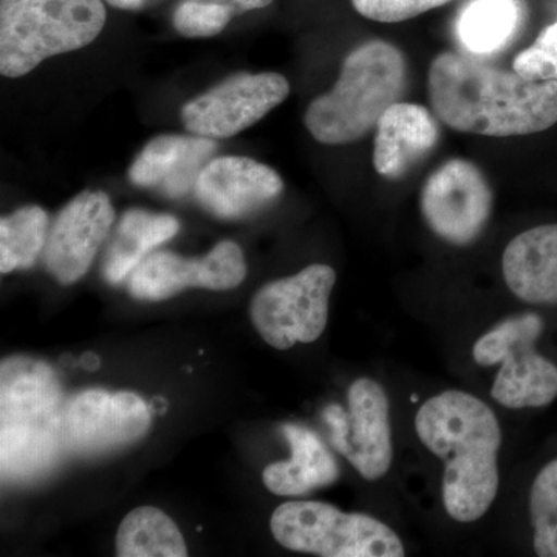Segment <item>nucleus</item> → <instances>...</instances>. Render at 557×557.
Wrapping results in <instances>:
<instances>
[{"mask_svg":"<svg viewBox=\"0 0 557 557\" xmlns=\"http://www.w3.org/2000/svg\"><path fill=\"white\" fill-rule=\"evenodd\" d=\"M428 91L437 119L465 134L520 137L557 123L556 81L523 78L471 54H438L429 69Z\"/></svg>","mask_w":557,"mask_h":557,"instance_id":"1","label":"nucleus"},{"mask_svg":"<svg viewBox=\"0 0 557 557\" xmlns=\"http://www.w3.org/2000/svg\"><path fill=\"white\" fill-rule=\"evenodd\" d=\"M421 443L446 463L443 500L457 522H475L497 496L502 431L482 399L446 391L421 406L416 417Z\"/></svg>","mask_w":557,"mask_h":557,"instance_id":"2","label":"nucleus"},{"mask_svg":"<svg viewBox=\"0 0 557 557\" xmlns=\"http://www.w3.org/2000/svg\"><path fill=\"white\" fill-rule=\"evenodd\" d=\"M408 65L397 47L370 40L348 53L332 90L311 102L306 127L322 145L358 141L405 94Z\"/></svg>","mask_w":557,"mask_h":557,"instance_id":"3","label":"nucleus"},{"mask_svg":"<svg viewBox=\"0 0 557 557\" xmlns=\"http://www.w3.org/2000/svg\"><path fill=\"white\" fill-rule=\"evenodd\" d=\"M64 408L60 383L49 366L30 359L3 362L0 392L3 479L28 478L50 467L64 440Z\"/></svg>","mask_w":557,"mask_h":557,"instance_id":"4","label":"nucleus"},{"mask_svg":"<svg viewBox=\"0 0 557 557\" xmlns=\"http://www.w3.org/2000/svg\"><path fill=\"white\" fill-rule=\"evenodd\" d=\"M106 22L102 0H0V73L21 78L51 57L84 49Z\"/></svg>","mask_w":557,"mask_h":557,"instance_id":"5","label":"nucleus"},{"mask_svg":"<svg viewBox=\"0 0 557 557\" xmlns=\"http://www.w3.org/2000/svg\"><path fill=\"white\" fill-rule=\"evenodd\" d=\"M270 530L282 547L322 557H403L401 539L372 516L344 512L324 502H287Z\"/></svg>","mask_w":557,"mask_h":557,"instance_id":"6","label":"nucleus"},{"mask_svg":"<svg viewBox=\"0 0 557 557\" xmlns=\"http://www.w3.org/2000/svg\"><path fill=\"white\" fill-rule=\"evenodd\" d=\"M544 330L537 314L507 319L475 343L480 366L502 364L491 395L509 409L544 408L557 398V368L536 351Z\"/></svg>","mask_w":557,"mask_h":557,"instance_id":"7","label":"nucleus"},{"mask_svg":"<svg viewBox=\"0 0 557 557\" xmlns=\"http://www.w3.org/2000/svg\"><path fill=\"white\" fill-rule=\"evenodd\" d=\"M335 282V270L324 263H313L295 276L270 282L251 300L252 325L277 350L313 343L327 327Z\"/></svg>","mask_w":557,"mask_h":557,"instance_id":"8","label":"nucleus"},{"mask_svg":"<svg viewBox=\"0 0 557 557\" xmlns=\"http://www.w3.org/2000/svg\"><path fill=\"white\" fill-rule=\"evenodd\" d=\"M348 410L330 405L322 412L333 448L366 480L387 474L394 457L391 406L376 381L359 379L348 388Z\"/></svg>","mask_w":557,"mask_h":557,"instance_id":"9","label":"nucleus"},{"mask_svg":"<svg viewBox=\"0 0 557 557\" xmlns=\"http://www.w3.org/2000/svg\"><path fill=\"white\" fill-rule=\"evenodd\" d=\"M491 211L493 190L483 172L468 160L446 161L421 190V212L429 228L458 247L478 239Z\"/></svg>","mask_w":557,"mask_h":557,"instance_id":"10","label":"nucleus"},{"mask_svg":"<svg viewBox=\"0 0 557 557\" xmlns=\"http://www.w3.org/2000/svg\"><path fill=\"white\" fill-rule=\"evenodd\" d=\"M288 95V81L278 73H239L186 102L182 121L199 137L230 138L258 123Z\"/></svg>","mask_w":557,"mask_h":557,"instance_id":"11","label":"nucleus"},{"mask_svg":"<svg viewBox=\"0 0 557 557\" xmlns=\"http://www.w3.org/2000/svg\"><path fill=\"white\" fill-rule=\"evenodd\" d=\"M247 276V262L239 245L220 242L205 258L185 259L170 251L153 252L131 274L132 298L160 302L186 288L226 292L239 287Z\"/></svg>","mask_w":557,"mask_h":557,"instance_id":"12","label":"nucleus"},{"mask_svg":"<svg viewBox=\"0 0 557 557\" xmlns=\"http://www.w3.org/2000/svg\"><path fill=\"white\" fill-rule=\"evenodd\" d=\"M152 412L132 392L86 391L64 408V442L79 454L124 448L149 431Z\"/></svg>","mask_w":557,"mask_h":557,"instance_id":"13","label":"nucleus"},{"mask_svg":"<svg viewBox=\"0 0 557 557\" xmlns=\"http://www.w3.org/2000/svg\"><path fill=\"white\" fill-rule=\"evenodd\" d=\"M115 222L108 194L84 190L54 220L46 244V265L62 285L78 282L89 271L98 249Z\"/></svg>","mask_w":557,"mask_h":557,"instance_id":"14","label":"nucleus"},{"mask_svg":"<svg viewBox=\"0 0 557 557\" xmlns=\"http://www.w3.org/2000/svg\"><path fill=\"white\" fill-rule=\"evenodd\" d=\"M197 199L220 219L255 214L281 196L284 182L276 171L247 157L209 161L197 177Z\"/></svg>","mask_w":557,"mask_h":557,"instance_id":"15","label":"nucleus"},{"mask_svg":"<svg viewBox=\"0 0 557 557\" xmlns=\"http://www.w3.org/2000/svg\"><path fill=\"white\" fill-rule=\"evenodd\" d=\"M373 166L381 177L408 175L437 146V120L424 106L395 102L376 124Z\"/></svg>","mask_w":557,"mask_h":557,"instance_id":"16","label":"nucleus"},{"mask_svg":"<svg viewBox=\"0 0 557 557\" xmlns=\"http://www.w3.org/2000/svg\"><path fill=\"white\" fill-rule=\"evenodd\" d=\"M215 143L207 137L161 135L141 150L129 170L131 182L141 188L159 186L166 196L182 197L196 186L205 160Z\"/></svg>","mask_w":557,"mask_h":557,"instance_id":"17","label":"nucleus"},{"mask_svg":"<svg viewBox=\"0 0 557 557\" xmlns=\"http://www.w3.org/2000/svg\"><path fill=\"white\" fill-rule=\"evenodd\" d=\"M502 270L519 299L557 304V223L528 230L509 242Z\"/></svg>","mask_w":557,"mask_h":557,"instance_id":"18","label":"nucleus"},{"mask_svg":"<svg viewBox=\"0 0 557 557\" xmlns=\"http://www.w3.org/2000/svg\"><path fill=\"white\" fill-rule=\"evenodd\" d=\"M292 458L263 469V485L276 496L295 497L330 486L339 478L338 461L310 429L282 424Z\"/></svg>","mask_w":557,"mask_h":557,"instance_id":"19","label":"nucleus"},{"mask_svg":"<svg viewBox=\"0 0 557 557\" xmlns=\"http://www.w3.org/2000/svg\"><path fill=\"white\" fill-rule=\"evenodd\" d=\"M180 222L174 215L153 214L143 209H131L120 220L119 230L102 263V274L109 284H120L134 273L145 256L153 248L171 240L178 233Z\"/></svg>","mask_w":557,"mask_h":557,"instance_id":"20","label":"nucleus"},{"mask_svg":"<svg viewBox=\"0 0 557 557\" xmlns=\"http://www.w3.org/2000/svg\"><path fill=\"white\" fill-rule=\"evenodd\" d=\"M522 20V0H471L456 21L458 44L471 57H493L511 42Z\"/></svg>","mask_w":557,"mask_h":557,"instance_id":"21","label":"nucleus"},{"mask_svg":"<svg viewBox=\"0 0 557 557\" xmlns=\"http://www.w3.org/2000/svg\"><path fill=\"white\" fill-rule=\"evenodd\" d=\"M120 557H185V539L174 520L153 507H139L123 519L116 533Z\"/></svg>","mask_w":557,"mask_h":557,"instance_id":"22","label":"nucleus"},{"mask_svg":"<svg viewBox=\"0 0 557 557\" xmlns=\"http://www.w3.org/2000/svg\"><path fill=\"white\" fill-rule=\"evenodd\" d=\"M49 215L40 207H24L0 220V271L30 269L47 244Z\"/></svg>","mask_w":557,"mask_h":557,"instance_id":"23","label":"nucleus"},{"mask_svg":"<svg viewBox=\"0 0 557 557\" xmlns=\"http://www.w3.org/2000/svg\"><path fill=\"white\" fill-rule=\"evenodd\" d=\"M534 549L541 557H557V458L539 472L530 493Z\"/></svg>","mask_w":557,"mask_h":557,"instance_id":"24","label":"nucleus"},{"mask_svg":"<svg viewBox=\"0 0 557 557\" xmlns=\"http://www.w3.org/2000/svg\"><path fill=\"white\" fill-rule=\"evenodd\" d=\"M234 10L225 3L186 0L174 13V27L186 38H211L233 20Z\"/></svg>","mask_w":557,"mask_h":557,"instance_id":"25","label":"nucleus"},{"mask_svg":"<svg viewBox=\"0 0 557 557\" xmlns=\"http://www.w3.org/2000/svg\"><path fill=\"white\" fill-rule=\"evenodd\" d=\"M515 72L528 79L557 83V22L541 32L515 60Z\"/></svg>","mask_w":557,"mask_h":557,"instance_id":"26","label":"nucleus"},{"mask_svg":"<svg viewBox=\"0 0 557 557\" xmlns=\"http://www.w3.org/2000/svg\"><path fill=\"white\" fill-rule=\"evenodd\" d=\"M450 0H351V5L370 21L397 24L446 5Z\"/></svg>","mask_w":557,"mask_h":557,"instance_id":"27","label":"nucleus"},{"mask_svg":"<svg viewBox=\"0 0 557 557\" xmlns=\"http://www.w3.org/2000/svg\"><path fill=\"white\" fill-rule=\"evenodd\" d=\"M273 2L274 0H220L219 3H225V5H230L234 11H251L265 9V7L271 5Z\"/></svg>","mask_w":557,"mask_h":557,"instance_id":"28","label":"nucleus"},{"mask_svg":"<svg viewBox=\"0 0 557 557\" xmlns=\"http://www.w3.org/2000/svg\"><path fill=\"white\" fill-rule=\"evenodd\" d=\"M104 2L120 10H138L145 0H104Z\"/></svg>","mask_w":557,"mask_h":557,"instance_id":"29","label":"nucleus"}]
</instances>
